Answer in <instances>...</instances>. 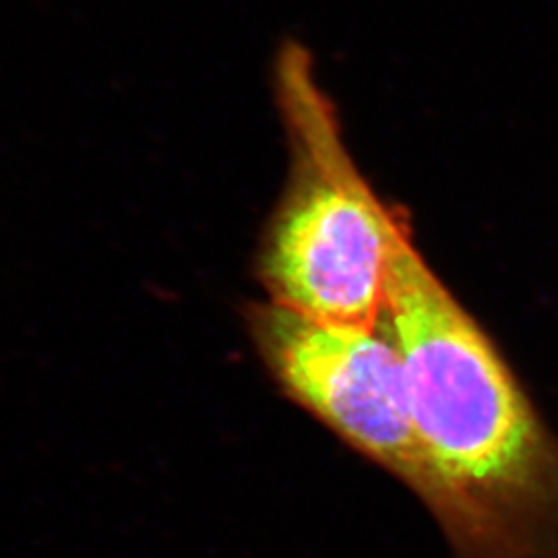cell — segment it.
Instances as JSON below:
<instances>
[{"mask_svg":"<svg viewBox=\"0 0 558 558\" xmlns=\"http://www.w3.org/2000/svg\"><path fill=\"white\" fill-rule=\"evenodd\" d=\"M278 87L292 177L260 259L271 302L313 319L379 327L398 218L362 179L299 46L279 57Z\"/></svg>","mask_w":558,"mask_h":558,"instance_id":"2","label":"cell"},{"mask_svg":"<svg viewBox=\"0 0 558 558\" xmlns=\"http://www.w3.org/2000/svg\"><path fill=\"white\" fill-rule=\"evenodd\" d=\"M251 333L290 398L428 502L430 474L403 362L385 331L313 319L269 302L251 311Z\"/></svg>","mask_w":558,"mask_h":558,"instance_id":"3","label":"cell"},{"mask_svg":"<svg viewBox=\"0 0 558 558\" xmlns=\"http://www.w3.org/2000/svg\"><path fill=\"white\" fill-rule=\"evenodd\" d=\"M380 320L456 558H558V437L399 218Z\"/></svg>","mask_w":558,"mask_h":558,"instance_id":"1","label":"cell"}]
</instances>
